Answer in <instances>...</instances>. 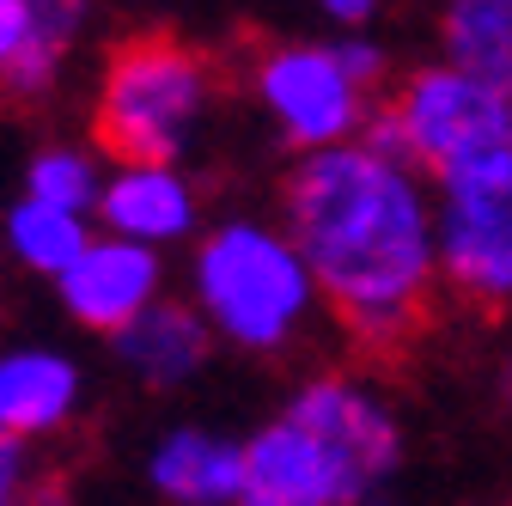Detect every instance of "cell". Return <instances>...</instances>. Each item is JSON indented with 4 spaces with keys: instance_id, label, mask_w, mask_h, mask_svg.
<instances>
[{
    "instance_id": "cell-1",
    "label": "cell",
    "mask_w": 512,
    "mask_h": 506,
    "mask_svg": "<svg viewBox=\"0 0 512 506\" xmlns=\"http://www.w3.org/2000/svg\"><path fill=\"white\" fill-rule=\"evenodd\" d=\"M287 238L360 348L397 354L415 342L445 275L439 220L409 165L378 159L360 141L305 153L287 177Z\"/></svg>"
},
{
    "instance_id": "cell-2",
    "label": "cell",
    "mask_w": 512,
    "mask_h": 506,
    "mask_svg": "<svg viewBox=\"0 0 512 506\" xmlns=\"http://www.w3.org/2000/svg\"><path fill=\"white\" fill-rule=\"evenodd\" d=\"M214 104V61L165 31L110 49L98 86V147L122 165H171Z\"/></svg>"
},
{
    "instance_id": "cell-3",
    "label": "cell",
    "mask_w": 512,
    "mask_h": 506,
    "mask_svg": "<svg viewBox=\"0 0 512 506\" xmlns=\"http://www.w3.org/2000/svg\"><path fill=\"white\" fill-rule=\"evenodd\" d=\"M317 275L299 257V244L269 232V226H220L202 238L196 250V299H202V318L238 342L269 354L281 342L299 336L305 311H311Z\"/></svg>"
},
{
    "instance_id": "cell-4",
    "label": "cell",
    "mask_w": 512,
    "mask_h": 506,
    "mask_svg": "<svg viewBox=\"0 0 512 506\" xmlns=\"http://www.w3.org/2000/svg\"><path fill=\"white\" fill-rule=\"evenodd\" d=\"M391 110L403 116L409 129V147L415 159L439 177L445 165H458L470 153H488V147H512V92L482 80V74H464V68H421L403 80V92L391 98Z\"/></svg>"
},
{
    "instance_id": "cell-5",
    "label": "cell",
    "mask_w": 512,
    "mask_h": 506,
    "mask_svg": "<svg viewBox=\"0 0 512 506\" xmlns=\"http://www.w3.org/2000/svg\"><path fill=\"white\" fill-rule=\"evenodd\" d=\"M256 92H263L269 116L281 122V135L305 153L348 147V135L366 129V92L348 80L336 49L317 43H275L256 61Z\"/></svg>"
},
{
    "instance_id": "cell-6",
    "label": "cell",
    "mask_w": 512,
    "mask_h": 506,
    "mask_svg": "<svg viewBox=\"0 0 512 506\" xmlns=\"http://www.w3.org/2000/svg\"><path fill=\"white\" fill-rule=\"evenodd\" d=\"M244 464H250L244 500H275V506H366L372 500L360 470L330 439L299 427L293 415H281L256 439H244Z\"/></svg>"
},
{
    "instance_id": "cell-7",
    "label": "cell",
    "mask_w": 512,
    "mask_h": 506,
    "mask_svg": "<svg viewBox=\"0 0 512 506\" xmlns=\"http://www.w3.org/2000/svg\"><path fill=\"white\" fill-rule=\"evenodd\" d=\"M439 275L470 305L512 299V189H452L439 196Z\"/></svg>"
},
{
    "instance_id": "cell-8",
    "label": "cell",
    "mask_w": 512,
    "mask_h": 506,
    "mask_svg": "<svg viewBox=\"0 0 512 506\" xmlns=\"http://www.w3.org/2000/svg\"><path fill=\"white\" fill-rule=\"evenodd\" d=\"M287 415H293L299 427H311L317 439H330V446L360 470V482H366V488H378L384 476L397 470V458H403L397 415L384 409L366 385L342 378V372L311 378V385L287 403Z\"/></svg>"
},
{
    "instance_id": "cell-9",
    "label": "cell",
    "mask_w": 512,
    "mask_h": 506,
    "mask_svg": "<svg viewBox=\"0 0 512 506\" xmlns=\"http://www.w3.org/2000/svg\"><path fill=\"white\" fill-rule=\"evenodd\" d=\"M61 305L74 311V324L122 336L141 311L159 305V257H153V244L116 238V232L92 238L86 257L61 275Z\"/></svg>"
},
{
    "instance_id": "cell-10",
    "label": "cell",
    "mask_w": 512,
    "mask_h": 506,
    "mask_svg": "<svg viewBox=\"0 0 512 506\" xmlns=\"http://www.w3.org/2000/svg\"><path fill=\"white\" fill-rule=\"evenodd\" d=\"M86 25V0H0V74L13 98L49 92L61 55Z\"/></svg>"
},
{
    "instance_id": "cell-11",
    "label": "cell",
    "mask_w": 512,
    "mask_h": 506,
    "mask_svg": "<svg viewBox=\"0 0 512 506\" xmlns=\"http://www.w3.org/2000/svg\"><path fill=\"white\" fill-rule=\"evenodd\" d=\"M147 476L171 506H244V488H250L244 446H232L220 433H202V427L165 433Z\"/></svg>"
},
{
    "instance_id": "cell-12",
    "label": "cell",
    "mask_w": 512,
    "mask_h": 506,
    "mask_svg": "<svg viewBox=\"0 0 512 506\" xmlns=\"http://www.w3.org/2000/svg\"><path fill=\"white\" fill-rule=\"evenodd\" d=\"M104 220L116 238L135 244H165L196 226V189H189L171 165H122L104 183Z\"/></svg>"
},
{
    "instance_id": "cell-13",
    "label": "cell",
    "mask_w": 512,
    "mask_h": 506,
    "mask_svg": "<svg viewBox=\"0 0 512 506\" xmlns=\"http://www.w3.org/2000/svg\"><path fill=\"white\" fill-rule=\"evenodd\" d=\"M80 403V372L49 348H13L0 360V427L7 439L55 433Z\"/></svg>"
},
{
    "instance_id": "cell-14",
    "label": "cell",
    "mask_w": 512,
    "mask_h": 506,
    "mask_svg": "<svg viewBox=\"0 0 512 506\" xmlns=\"http://www.w3.org/2000/svg\"><path fill=\"white\" fill-rule=\"evenodd\" d=\"M208 318L196 305H153V311H141L135 324H128L122 336H116V354H122V366L128 372H141L147 385H159V391H171V385H183V378H196L202 372V360H208Z\"/></svg>"
},
{
    "instance_id": "cell-15",
    "label": "cell",
    "mask_w": 512,
    "mask_h": 506,
    "mask_svg": "<svg viewBox=\"0 0 512 506\" xmlns=\"http://www.w3.org/2000/svg\"><path fill=\"white\" fill-rule=\"evenodd\" d=\"M439 37L452 68L512 92V0H445Z\"/></svg>"
},
{
    "instance_id": "cell-16",
    "label": "cell",
    "mask_w": 512,
    "mask_h": 506,
    "mask_svg": "<svg viewBox=\"0 0 512 506\" xmlns=\"http://www.w3.org/2000/svg\"><path fill=\"white\" fill-rule=\"evenodd\" d=\"M7 244H13V257H19L25 269L61 281V275H68V269L86 257L92 232H86L80 214H61V208H43V202L25 196V202L7 214Z\"/></svg>"
},
{
    "instance_id": "cell-17",
    "label": "cell",
    "mask_w": 512,
    "mask_h": 506,
    "mask_svg": "<svg viewBox=\"0 0 512 506\" xmlns=\"http://www.w3.org/2000/svg\"><path fill=\"white\" fill-rule=\"evenodd\" d=\"M25 196L43 202V208H61V214H86L92 202H104V189H98V171H92L86 153H74V147H43L25 165Z\"/></svg>"
},
{
    "instance_id": "cell-18",
    "label": "cell",
    "mask_w": 512,
    "mask_h": 506,
    "mask_svg": "<svg viewBox=\"0 0 512 506\" xmlns=\"http://www.w3.org/2000/svg\"><path fill=\"white\" fill-rule=\"evenodd\" d=\"M336 61L348 68V80H354L360 92H372V86L384 80V49H372V43H360V37L336 43Z\"/></svg>"
},
{
    "instance_id": "cell-19",
    "label": "cell",
    "mask_w": 512,
    "mask_h": 506,
    "mask_svg": "<svg viewBox=\"0 0 512 506\" xmlns=\"http://www.w3.org/2000/svg\"><path fill=\"white\" fill-rule=\"evenodd\" d=\"M330 19H342V25H360V19H372L378 13V0H317Z\"/></svg>"
},
{
    "instance_id": "cell-20",
    "label": "cell",
    "mask_w": 512,
    "mask_h": 506,
    "mask_svg": "<svg viewBox=\"0 0 512 506\" xmlns=\"http://www.w3.org/2000/svg\"><path fill=\"white\" fill-rule=\"evenodd\" d=\"M500 403H512V354H506V366H500Z\"/></svg>"
}]
</instances>
